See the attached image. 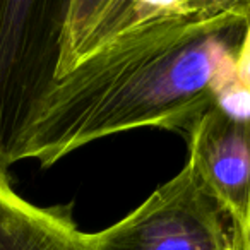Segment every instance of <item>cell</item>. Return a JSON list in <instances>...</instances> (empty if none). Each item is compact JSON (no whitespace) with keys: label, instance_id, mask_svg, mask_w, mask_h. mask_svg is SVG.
<instances>
[{"label":"cell","instance_id":"8992f818","mask_svg":"<svg viewBox=\"0 0 250 250\" xmlns=\"http://www.w3.org/2000/svg\"><path fill=\"white\" fill-rule=\"evenodd\" d=\"M0 250H93L89 233L74 223L70 208H42L12 188L0 168Z\"/></svg>","mask_w":250,"mask_h":250},{"label":"cell","instance_id":"9c48e42d","mask_svg":"<svg viewBox=\"0 0 250 250\" xmlns=\"http://www.w3.org/2000/svg\"><path fill=\"white\" fill-rule=\"evenodd\" d=\"M233 243L235 250H250V231L245 236H233Z\"/></svg>","mask_w":250,"mask_h":250},{"label":"cell","instance_id":"ba28073f","mask_svg":"<svg viewBox=\"0 0 250 250\" xmlns=\"http://www.w3.org/2000/svg\"><path fill=\"white\" fill-rule=\"evenodd\" d=\"M235 69L240 79L250 87V19H249V22H247L245 35H243L240 48H238V52H236Z\"/></svg>","mask_w":250,"mask_h":250},{"label":"cell","instance_id":"277c9868","mask_svg":"<svg viewBox=\"0 0 250 250\" xmlns=\"http://www.w3.org/2000/svg\"><path fill=\"white\" fill-rule=\"evenodd\" d=\"M188 143V163L231 219L233 236L250 231V120L212 106Z\"/></svg>","mask_w":250,"mask_h":250},{"label":"cell","instance_id":"3957f363","mask_svg":"<svg viewBox=\"0 0 250 250\" xmlns=\"http://www.w3.org/2000/svg\"><path fill=\"white\" fill-rule=\"evenodd\" d=\"M225 211L187 163L136 211L89 233L93 250H235Z\"/></svg>","mask_w":250,"mask_h":250},{"label":"cell","instance_id":"6da1fadb","mask_svg":"<svg viewBox=\"0 0 250 250\" xmlns=\"http://www.w3.org/2000/svg\"><path fill=\"white\" fill-rule=\"evenodd\" d=\"M250 0L151 24L104 46L57 79L22 147L43 168L113 134L153 127L190 139L214 106L212 83L236 52Z\"/></svg>","mask_w":250,"mask_h":250},{"label":"cell","instance_id":"52a82bcc","mask_svg":"<svg viewBox=\"0 0 250 250\" xmlns=\"http://www.w3.org/2000/svg\"><path fill=\"white\" fill-rule=\"evenodd\" d=\"M214 106L236 120H250V87L238 77L235 59L223 63L212 83Z\"/></svg>","mask_w":250,"mask_h":250},{"label":"cell","instance_id":"7a4b0ae2","mask_svg":"<svg viewBox=\"0 0 250 250\" xmlns=\"http://www.w3.org/2000/svg\"><path fill=\"white\" fill-rule=\"evenodd\" d=\"M69 0H0V168L22 161L31 125L59 77Z\"/></svg>","mask_w":250,"mask_h":250},{"label":"cell","instance_id":"5b68a950","mask_svg":"<svg viewBox=\"0 0 250 250\" xmlns=\"http://www.w3.org/2000/svg\"><path fill=\"white\" fill-rule=\"evenodd\" d=\"M214 0H69L60 43L59 77L127 35L208 11Z\"/></svg>","mask_w":250,"mask_h":250}]
</instances>
